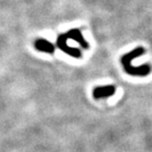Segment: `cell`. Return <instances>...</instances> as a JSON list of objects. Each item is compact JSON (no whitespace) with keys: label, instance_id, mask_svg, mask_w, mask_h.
<instances>
[{"label":"cell","instance_id":"4","mask_svg":"<svg viewBox=\"0 0 152 152\" xmlns=\"http://www.w3.org/2000/svg\"><path fill=\"white\" fill-rule=\"evenodd\" d=\"M35 45L38 50L42 51V52L53 53V51H54V47L50 42H48L45 40H38Z\"/></svg>","mask_w":152,"mask_h":152},{"label":"cell","instance_id":"3","mask_svg":"<svg viewBox=\"0 0 152 152\" xmlns=\"http://www.w3.org/2000/svg\"><path fill=\"white\" fill-rule=\"evenodd\" d=\"M66 35L64 36H60L59 38H58V41H57V45H58V47L61 49L62 51H64L66 53H68V54L72 55V56L74 57H80V52H79V50H77V49H73V48H70L66 45Z\"/></svg>","mask_w":152,"mask_h":152},{"label":"cell","instance_id":"5","mask_svg":"<svg viewBox=\"0 0 152 152\" xmlns=\"http://www.w3.org/2000/svg\"><path fill=\"white\" fill-rule=\"evenodd\" d=\"M66 36L70 38H73V39H78L79 43H80L83 47H88V45L86 43V41L83 39V37H81L80 33H79V31H75V30H73V31L69 32V33L66 34Z\"/></svg>","mask_w":152,"mask_h":152},{"label":"cell","instance_id":"1","mask_svg":"<svg viewBox=\"0 0 152 152\" xmlns=\"http://www.w3.org/2000/svg\"><path fill=\"white\" fill-rule=\"evenodd\" d=\"M121 62L124 64V69L128 74L133 76H146L150 73V66L148 64L145 66H134L130 64L128 59L126 57L124 56L121 58Z\"/></svg>","mask_w":152,"mask_h":152},{"label":"cell","instance_id":"2","mask_svg":"<svg viewBox=\"0 0 152 152\" xmlns=\"http://www.w3.org/2000/svg\"><path fill=\"white\" fill-rule=\"evenodd\" d=\"M115 93V88L113 86H104V87H96L93 90V97L95 99H102L112 96Z\"/></svg>","mask_w":152,"mask_h":152}]
</instances>
